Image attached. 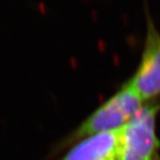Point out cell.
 Segmentation results:
<instances>
[{
	"label": "cell",
	"instance_id": "cell-1",
	"mask_svg": "<svg viewBox=\"0 0 160 160\" xmlns=\"http://www.w3.org/2000/svg\"><path fill=\"white\" fill-rule=\"evenodd\" d=\"M143 100L125 81L117 92L68 133L54 148V154L86 137L121 128L142 105Z\"/></svg>",
	"mask_w": 160,
	"mask_h": 160
},
{
	"label": "cell",
	"instance_id": "cell-2",
	"mask_svg": "<svg viewBox=\"0 0 160 160\" xmlns=\"http://www.w3.org/2000/svg\"><path fill=\"white\" fill-rule=\"evenodd\" d=\"M160 102L144 103L119 130L118 160H160L156 119Z\"/></svg>",
	"mask_w": 160,
	"mask_h": 160
},
{
	"label": "cell",
	"instance_id": "cell-3",
	"mask_svg": "<svg viewBox=\"0 0 160 160\" xmlns=\"http://www.w3.org/2000/svg\"><path fill=\"white\" fill-rule=\"evenodd\" d=\"M146 35L141 59L128 85L144 103L160 97V32L155 26L147 1H145Z\"/></svg>",
	"mask_w": 160,
	"mask_h": 160
},
{
	"label": "cell",
	"instance_id": "cell-4",
	"mask_svg": "<svg viewBox=\"0 0 160 160\" xmlns=\"http://www.w3.org/2000/svg\"><path fill=\"white\" fill-rule=\"evenodd\" d=\"M119 130L86 137L67 148L60 160H118Z\"/></svg>",
	"mask_w": 160,
	"mask_h": 160
}]
</instances>
